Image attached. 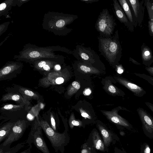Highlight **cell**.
<instances>
[{
    "instance_id": "obj_1",
    "label": "cell",
    "mask_w": 153,
    "mask_h": 153,
    "mask_svg": "<svg viewBox=\"0 0 153 153\" xmlns=\"http://www.w3.org/2000/svg\"><path fill=\"white\" fill-rule=\"evenodd\" d=\"M56 51H61L69 54L73 53L71 50L59 45L42 47L28 43L23 46L18 55L14 56L13 59L17 61H24L30 63L43 58L64 59L63 56L56 54L54 53Z\"/></svg>"
},
{
    "instance_id": "obj_2",
    "label": "cell",
    "mask_w": 153,
    "mask_h": 153,
    "mask_svg": "<svg viewBox=\"0 0 153 153\" xmlns=\"http://www.w3.org/2000/svg\"><path fill=\"white\" fill-rule=\"evenodd\" d=\"M78 18L76 15L49 11L44 15L42 26L44 29L56 35L65 36L73 30L67 26Z\"/></svg>"
},
{
    "instance_id": "obj_3",
    "label": "cell",
    "mask_w": 153,
    "mask_h": 153,
    "mask_svg": "<svg viewBox=\"0 0 153 153\" xmlns=\"http://www.w3.org/2000/svg\"><path fill=\"white\" fill-rule=\"evenodd\" d=\"M99 51L111 65L118 64L122 56V48L119 39L118 30L113 36L97 37Z\"/></svg>"
},
{
    "instance_id": "obj_4",
    "label": "cell",
    "mask_w": 153,
    "mask_h": 153,
    "mask_svg": "<svg viewBox=\"0 0 153 153\" xmlns=\"http://www.w3.org/2000/svg\"><path fill=\"white\" fill-rule=\"evenodd\" d=\"M116 24L113 16L107 9H104L100 13L95 25V28L103 36H110L113 33Z\"/></svg>"
},
{
    "instance_id": "obj_5",
    "label": "cell",
    "mask_w": 153,
    "mask_h": 153,
    "mask_svg": "<svg viewBox=\"0 0 153 153\" xmlns=\"http://www.w3.org/2000/svg\"><path fill=\"white\" fill-rule=\"evenodd\" d=\"M72 51V55L76 58L89 66L100 62L98 55L90 47L78 45Z\"/></svg>"
},
{
    "instance_id": "obj_6",
    "label": "cell",
    "mask_w": 153,
    "mask_h": 153,
    "mask_svg": "<svg viewBox=\"0 0 153 153\" xmlns=\"http://www.w3.org/2000/svg\"><path fill=\"white\" fill-rule=\"evenodd\" d=\"M39 124L51 142L52 146L56 152H57L65 143V134L56 132L46 121L41 120L39 121Z\"/></svg>"
},
{
    "instance_id": "obj_7",
    "label": "cell",
    "mask_w": 153,
    "mask_h": 153,
    "mask_svg": "<svg viewBox=\"0 0 153 153\" xmlns=\"http://www.w3.org/2000/svg\"><path fill=\"white\" fill-rule=\"evenodd\" d=\"M137 111L141 122L144 134L148 138L153 140V118L142 108H138Z\"/></svg>"
},
{
    "instance_id": "obj_8",
    "label": "cell",
    "mask_w": 153,
    "mask_h": 153,
    "mask_svg": "<svg viewBox=\"0 0 153 153\" xmlns=\"http://www.w3.org/2000/svg\"><path fill=\"white\" fill-rule=\"evenodd\" d=\"M26 128L27 122L25 120H19L15 123L10 133L2 144V146H5L19 140Z\"/></svg>"
},
{
    "instance_id": "obj_9",
    "label": "cell",
    "mask_w": 153,
    "mask_h": 153,
    "mask_svg": "<svg viewBox=\"0 0 153 153\" xmlns=\"http://www.w3.org/2000/svg\"><path fill=\"white\" fill-rule=\"evenodd\" d=\"M64 60L43 58L37 60L30 64H32L34 68L39 71L48 72L54 68L56 65L60 63Z\"/></svg>"
},
{
    "instance_id": "obj_10",
    "label": "cell",
    "mask_w": 153,
    "mask_h": 153,
    "mask_svg": "<svg viewBox=\"0 0 153 153\" xmlns=\"http://www.w3.org/2000/svg\"><path fill=\"white\" fill-rule=\"evenodd\" d=\"M126 1L132 8L133 14L137 25L141 27L145 10V7L143 6L144 0H127Z\"/></svg>"
},
{
    "instance_id": "obj_11",
    "label": "cell",
    "mask_w": 153,
    "mask_h": 153,
    "mask_svg": "<svg viewBox=\"0 0 153 153\" xmlns=\"http://www.w3.org/2000/svg\"><path fill=\"white\" fill-rule=\"evenodd\" d=\"M113 6L115 15L118 20L123 23L131 32L134 30V26L128 19L117 0H113Z\"/></svg>"
},
{
    "instance_id": "obj_12",
    "label": "cell",
    "mask_w": 153,
    "mask_h": 153,
    "mask_svg": "<svg viewBox=\"0 0 153 153\" xmlns=\"http://www.w3.org/2000/svg\"><path fill=\"white\" fill-rule=\"evenodd\" d=\"M116 79L120 83L130 91L136 97H142L146 93V91L143 88L128 80L120 77H116Z\"/></svg>"
},
{
    "instance_id": "obj_13",
    "label": "cell",
    "mask_w": 153,
    "mask_h": 153,
    "mask_svg": "<svg viewBox=\"0 0 153 153\" xmlns=\"http://www.w3.org/2000/svg\"><path fill=\"white\" fill-rule=\"evenodd\" d=\"M60 70H54L49 73L48 75L41 80L42 84L45 86L60 84L64 81V78L61 76Z\"/></svg>"
},
{
    "instance_id": "obj_14",
    "label": "cell",
    "mask_w": 153,
    "mask_h": 153,
    "mask_svg": "<svg viewBox=\"0 0 153 153\" xmlns=\"http://www.w3.org/2000/svg\"><path fill=\"white\" fill-rule=\"evenodd\" d=\"M22 66V63L19 61H10L7 62L0 70V79L10 73L20 69Z\"/></svg>"
},
{
    "instance_id": "obj_15",
    "label": "cell",
    "mask_w": 153,
    "mask_h": 153,
    "mask_svg": "<svg viewBox=\"0 0 153 153\" xmlns=\"http://www.w3.org/2000/svg\"><path fill=\"white\" fill-rule=\"evenodd\" d=\"M108 118L112 122L121 126L127 129L132 130H134L132 125L127 120L118 115L116 111L114 112H106Z\"/></svg>"
},
{
    "instance_id": "obj_16",
    "label": "cell",
    "mask_w": 153,
    "mask_h": 153,
    "mask_svg": "<svg viewBox=\"0 0 153 153\" xmlns=\"http://www.w3.org/2000/svg\"><path fill=\"white\" fill-rule=\"evenodd\" d=\"M141 54L143 64L149 67L153 62V55L151 49L145 43L141 46Z\"/></svg>"
},
{
    "instance_id": "obj_17",
    "label": "cell",
    "mask_w": 153,
    "mask_h": 153,
    "mask_svg": "<svg viewBox=\"0 0 153 153\" xmlns=\"http://www.w3.org/2000/svg\"><path fill=\"white\" fill-rule=\"evenodd\" d=\"M128 19L131 23L136 27L137 25L134 16L130 9V6L126 0H118Z\"/></svg>"
},
{
    "instance_id": "obj_18",
    "label": "cell",
    "mask_w": 153,
    "mask_h": 153,
    "mask_svg": "<svg viewBox=\"0 0 153 153\" xmlns=\"http://www.w3.org/2000/svg\"><path fill=\"white\" fill-rule=\"evenodd\" d=\"M18 0H6L0 4V17L7 16L13 7L17 5Z\"/></svg>"
},
{
    "instance_id": "obj_19",
    "label": "cell",
    "mask_w": 153,
    "mask_h": 153,
    "mask_svg": "<svg viewBox=\"0 0 153 153\" xmlns=\"http://www.w3.org/2000/svg\"><path fill=\"white\" fill-rule=\"evenodd\" d=\"M12 100L25 105H28L29 101L27 99L18 94L9 93L4 95L2 97L1 100L3 101Z\"/></svg>"
},
{
    "instance_id": "obj_20",
    "label": "cell",
    "mask_w": 153,
    "mask_h": 153,
    "mask_svg": "<svg viewBox=\"0 0 153 153\" xmlns=\"http://www.w3.org/2000/svg\"><path fill=\"white\" fill-rule=\"evenodd\" d=\"M36 133L35 132L33 135L34 143L36 147L43 153H50L42 137Z\"/></svg>"
},
{
    "instance_id": "obj_21",
    "label": "cell",
    "mask_w": 153,
    "mask_h": 153,
    "mask_svg": "<svg viewBox=\"0 0 153 153\" xmlns=\"http://www.w3.org/2000/svg\"><path fill=\"white\" fill-rule=\"evenodd\" d=\"M15 123H9L1 128L0 130V142L7 137L10 133Z\"/></svg>"
},
{
    "instance_id": "obj_22",
    "label": "cell",
    "mask_w": 153,
    "mask_h": 153,
    "mask_svg": "<svg viewBox=\"0 0 153 153\" xmlns=\"http://www.w3.org/2000/svg\"><path fill=\"white\" fill-rule=\"evenodd\" d=\"M92 137L93 144L95 148L101 151H104L105 149L104 145L99 133L97 131H94Z\"/></svg>"
},
{
    "instance_id": "obj_23",
    "label": "cell",
    "mask_w": 153,
    "mask_h": 153,
    "mask_svg": "<svg viewBox=\"0 0 153 153\" xmlns=\"http://www.w3.org/2000/svg\"><path fill=\"white\" fill-rule=\"evenodd\" d=\"M98 127L102 137L104 144L105 146H108L112 140L111 134L102 126L99 125Z\"/></svg>"
},
{
    "instance_id": "obj_24",
    "label": "cell",
    "mask_w": 153,
    "mask_h": 153,
    "mask_svg": "<svg viewBox=\"0 0 153 153\" xmlns=\"http://www.w3.org/2000/svg\"><path fill=\"white\" fill-rule=\"evenodd\" d=\"M19 90L24 97L27 100L28 99H38L39 98L37 94L30 90L23 88H20Z\"/></svg>"
},
{
    "instance_id": "obj_25",
    "label": "cell",
    "mask_w": 153,
    "mask_h": 153,
    "mask_svg": "<svg viewBox=\"0 0 153 153\" xmlns=\"http://www.w3.org/2000/svg\"><path fill=\"white\" fill-rule=\"evenodd\" d=\"M77 65L79 69L85 73H88L96 71L95 68L86 65L82 62H77Z\"/></svg>"
},
{
    "instance_id": "obj_26",
    "label": "cell",
    "mask_w": 153,
    "mask_h": 153,
    "mask_svg": "<svg viewBox=\"0 0 153 153\" xmlns=\"http://www.w3.org/2000/svg\"><path fill=\"white\" fill-rule=\"evenodd\" d=\"M152 0H144V5L146 6L149 20L153 21V2Z\"/></svg>"
},
{
    "instance_id": "obj_27",
    "label": "cell",
    "mask_w": 153,
    "mask_h": 153,
    "mask_svg": "<svg viewBox=\"0 0 153 153\" xmlns=\"http://www.w3.org/2000/svg\"><path fill=\"white\" fill-rule=\"evenodd\" d=\"M80 87V85L78 82L76 81L73 82L71 85L68 89V94L69 95H72L79 90Z\"/></svg>"
},
{
    "instance_id": "obj_28",
    "label": "cell",
    "mask_w": 153,
    "mask_h": 153,
    "mask_svg": "<svg viewBox=\"0 0 153 153\" xmlns=\"http://www.w3.org/2000/svg\"><path fill=\"white\" fill-rule=\"evenodd\" d=\"M134 74L136 76L145 80L151 85L153 86V77L152 76L144 74L134 73Z\"/></svg>"
},
{
    "instance_id": "obj_29",
    "label": "cell",
    "mask_w": 153,
    "mask_h": 153,
    "mask_svg": "<svg viewBox=\"0 0 153 153\" xmlns=\"http://www.w3.org/2000/svg\"><path fill=\"white\" fill-rule=\"evenodd\" d=\"M23 107V105L9 104L5 105L1 109L3 110L16 111L21 109Z\"/></svg>"
},
{
    "instance_id": "obj_30",
    "label": "cell",
    "mask_w": 153,
    "mask_h": 153,
    "mask_svg": "<svg viewBox=\"0 0 153 153\" xmlns=\"http://www.w3.org/2000/svg\"><path fill=\"white\" fill-rule=\"evenodd\" d=\"M140 153H151V148L147 143H144L141 144Z\"/></svg>"
},
{
    "instance_id": "obj_31",
    "label": "cell",
    "mask_w": 153,
    "mask_h": 153,
    "mask_svg": "<svg viewBox=\"0 0 153 153\" xmlns=\"http://www.w3.org/2000/svg\"><path fill=\"white\" fill-rule=\"evenodd\" d=\"M10 23V22H7L0 24V36L7 30Z\"/></svg>"
},
{
    "instance_id": "obj_32",
    "label": "cell",
    "mask_w": 153,
    "mask_h": 153,
    "mask_svg": "<svg viewBox=\"0 0 153 153\" xmlns=\"http://www.w3.org/2000/svg\"><path fill=\"white\" fill-rule=\"evenodd\" d=\"M148 27L149 35L151 36H153V21L149 20Z\"/></svg>"
},
{
    "instance_id": "obj_33",
    "label": "cell",
    "mask_w": 153,
    "mask_h": 153,
    "mask_svg": "<svg viewBox=\"0 0 153 153\" xmlns=\"http://www.w3.org/2000/svg\"><path fill=\"white\" fill-rule=\"evenodd\" d=\"M81 125V123L78 121L73 120L70 122V125L71 128H72L74 126H80Z\"/></svg>"
},
{
    "instance_id": "obj_34",
    "label": "cell",
    "mask_w": 153,
    "mask_h": 153,
    "mask_svg": "<svg viewBox=\"0 0 153 153\" xmlns=\"http://www.w3.org/2000/svg\"><path fill=\"white\" fill-rule=\"evenodd\" d=\"M51 123L53 129L54 130H56V126L55 120L53 115L51 114Z\"/></svg>"
},
{
    "instance_id": "obj_35",
    "label": "cell",
    "mask_w": 153,
    "mask_h": 153,
    "mask_svg": "<svg viewBox=\"0 0 153 153\" xmlns=\"http://www.w3.org/2000/svg\"><path fill=\"white\" fill-rule=\"evenodd\" d=\"M145 69L151 76H153V66L149 67H146Z\"/></svg>"
},
{
    "instance_id": "obj_36",
    "label": "cell",
    "mask_w": 153,
    "mask_h": 153,
    "mask_svg": "<svg viewBox=\"0 0 153 153\" xmlns=\"http://www.w3.org/2000/svg\"><path fill=\"white\" fill-rule=\"evenodd\" d=\"M29 1V0H18L17 5L19 7H20L23 4L28 1Z\"/></svg>"
},
{
    "instance_id": "obj_37",
    "label": "cell",
    "mask_w": 153,
    "mask_h": 153,
    "mask_svg": "<svg viewBox=\"0 0 153 153\" xmlns=\"http://www.w3.org/2000/svg\"><path fill=\"white\" fill-rule=\"evenodd\" d=\"M145 103L148 107L152 111L153 113V103L149 102H145Z\"/></svg>"
},
{
    "instance_id": "obj_38",
    "label": "cell",
    "mask_w": 153,
    "mask_h": 153,
    "mask_svg": "<svg viewBox=\"0 0 153 153\" xmlns=\"http://www.w3.org/2000/svg\"><path fill=\"white\" fill-rule=\"evenodd\" d=\"M108 90L109 91L113 93H115L116 92V89L112 85H110L108 87Z\"/></svg>"
},
{
    "instance_id": "obj_39",
    "label": "cell",
    "mask_w": 153,
    "mask_h": 153,
    "mask_svg": "<svg viewBox=\"0 0 153 153\" xmlns=\"http://www.w3.org/2000/svg\"><path fill=\"white\" fill-rule=\"evenodd\" d=\"M124 71V70L121 65H120L117 66V72L119 74H122Z\"/></svg>"
},
{
    "instance_id": "obj_40",
    "label": "cell",
    "mask_w": 153,
    "mask_h": 153,
    "mask_svg": "<svg viewBox=\"0 0 153 153\" xmlns=\"http://www.w3.org/2000/svg\"><path fill=\"white\" fill-rule=\"evenodd\" d=\"M81 1L86 3H91L99 1V0H80Z\"/></svg>"
},
{
    "instance_id": "obj_41",
    "label": "cell",
    "mask_w": 153,
    "mask_h": 153,
    "mask_svg": "<svg viewBox=\"0 0 153 153\" xmlns=\"http://www.w3.org/2000/svg\"><path fill=\"white\" fill-rule=\"evenodd\" d=\"M129 61L131 62L133 64L136 65H141V64L140 63L138 62L136 60H135L132 58H131V57H130L129 58Z\"/></svg>"
},
{
    "instance_id": "obj_42",
    "label": "cell",
    "mask_w": 153,
    "mask_h": 153,
    "mask_svg": "<svg viewBox=\"0 0 153 153\" xmlns=\"http://www.w3.org/2000/svg\"><path fill=\"white\" fill-rule=\"evenodd\" d=\"M61 69V67L59 64H58L56 65L54 67V70L56 71H60Z\"/></svg>"
},
{
    "instance_id": "obj_43",
    "label": "cell",
    "mask_w": 153,
    "mask_h": 153,
    "mask_svg": "<svg viewBox=\"0 0 153 153\" xmlns=\"http://www.w3.org/2000/svg\"><path fill=\"white\" fill-rule=\"evenodd\" d=\"M17 151L16 150L15 151H14V150H13L12 151H10L4 152H3V150L1 148L0 149V153H14V152H16Z\"/></svg>"
},
{
    "instance_id": "obj_44",
    "label": "cell",
    "mask_w": 153,
    "mask_h": 153,
    "mask_svg": "<svg viewBox=\"0 0 153 153\" xmlns=\"http://www.w3.org/2000/svg\"><path fill=\"white\" fill-rule=\"evenodd\" d=\"M30 149H28L21 152L20 153H30Z\"/></svg>"
},
{
    "instance_id": "obj_45",
    "label": "cell",
    "mask_w": 153,
    "mask_h": 153,
    "mask_svg": "<svg viewBox=\"0 0 153 153\" xmlns=\"http://www.w3.org/2000/svg\"><path fill=\"white\" fill-rule=\"evenodd\" d=\"M91 93V90L89 89H86L85 92V94L86 95H89Z\"/></svg>"
},
{
    "instance_id": "obj_46",
    "label": "cell",
    "mask_w": 153,
    "mask_h": 153,
    "mask_svg": "<svg viewBox=\"0 0 153 153\" xmlns=\"http://www.w3.org/2000/svg\"><path fill=\"white\" fill-rule=\"evenodd\" d=\"M81 115L83 117H89L88 115L85 112H82L81 113Z\"/></svg>"
},
{
    "instance_id": "obj_47",
    "label": "cell",
    "mask_w": 153,
    "mask_h": 153,
    "mask_svg": "<svg viewBox=\"0 0 153 153\" xmlns=\"http://www.w3.org/2000/svg\"><path fill=\"white\" fill-rule=\"evenodd\" d=\"M115 153H127L124 150H119L117 152H116Z\"/></svg>"
},
{
    "instance_id": "obj_48",
    "label": "cell",
    "mask_w": 153,
    "mask_h": 153,
    "mask_svg": "<svg viewBox=\"0 0 153 153\" xmlns=\"http://www.w3.org/2000/svg\"><path fill=\"white\" fill-rule=\"evenodd\" d=\"M82 153H88V152L87 150L84 149L82 150Z\"/></svg>"
}]
</instances>
